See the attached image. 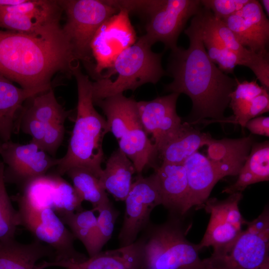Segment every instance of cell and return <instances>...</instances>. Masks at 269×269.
I'll use <instances>...</instances> for the list:
<instances>
[{"mask_svg": "<svg viewBox=\"0 0 269 269\" xmlns=\"http://www.w3.org/2000/svg\"><path fill=\"white\" fill-rule=\"evenodd\" d=\"M184 32L189 39V47L177 46L171 50L166 74L173 80L164 86V90L189 97L192 102L189 124L202 122L206 118L212 120L205 122L224 123V112L238 79L225 74L209 58L198 13Z\"/></svg>", "mask_w": 269, "mask_h": 269, "instance_id": "cell-1", "label": "cell"}, {"mask_svg": "<svg viewBox=\"0 0 269 269\" xmlns=\"http://www.w3.org/2000/svg\"><path fill=\"white\" fill-rule=\"evenodd\" d=\"M75 60L60 26L40 33L0 29V75L25 90H48L53 75L72 74Z\"/></svg>", "mask_w": 269, "mask_h": 269, "instance_id": "cell-2", "label": "cell"}, {"mask_svg": "<svg viewBox=\"0 0 269 269\" xmlns=\"http://www.w3.org/2000/svg\"><path fill=\"white\" fill-rule=\"evenodd\" d=\"M76 80L78 103L75 124L67 152L60 158L56 174L62 176L70 168H86L100 178L104 160L103 141L109 132L106 120L95 109L92 82L84 74L79 63L72 69Z\"/></svg>", "mask_w": 269, "mask_h": 269, "instance_id": "cell-3", "label": "cell"}, {"mask_svg": "<svg viewBox=\"0 0 269 269\" xmlns=\"http://www.w3.org/2000/svg\"><path fill=\"white\" fill-rule=\"evenodd\" d=\"M151 47L143 35L123 51L112 67L92 82L93 102L157 83L166 74L161 65L163 54L154 53Z\"/></svg>", "mask_w": 269, "mask_h": 269, "instance_id": "cell-4", "label": "cell"}, {"mask_svg": "<svg viewBox=\"0 0 269 269\" xmlns=\"http://www.w3.org/2000/svg\"><path fill=\"white\" fill-rule=\"evenodd\" d=\"M17 203L20 225L35 238L54 251L52 262L79 263L87 258L74 248L75 240L70 230L51 208H38L16 196L12 197Z\"/></svg>", "mask_w": 269, "mask_h": 269, "instance_id": "cell-5", "label": "cell"}, {"mask_svg": "<svg viewBox=\"0 0 269 269\" xmlns=\"http://www.w3.org/2000/svg\"><path fill=\"white\" fill-rule=\"evenodd\" d=\"M67 19L62 30L76 59L90 61V43L96 32L109 17L118 12L106 0H60Z\"/></svg>", "mask_w": 269, "mask_h": 269, "instance_id": "cell-6", "label": "cell"}, {"mask_svg": "<svg viewBox=\"0 0 269 269\" xmlns=\"http://www.w3.org/2000/svg\"><path fill=\"white\" fill-rule=\"evenodd\" d=\"M230 249L219 257L205 259L213 269H259L269 264V211L266 207L247 223Z\"/></svg>", "mask_w": 269, "mask_h": 269, "instance_id": "cell-7", "label": "cell"}, {"mask_svg": "<svg viewBox=\"0 0 269 269\" xmlns=\"http://www.w3.org/2000/svg\"><path fill=\"white\" fill-rule=\"evenodd\" d=\"M199 251L179 229L161 227L143 243L144 269H200L204 263Z\"/></svg>", "mask_w": 269, "mask_h": 269, "instance_id": "cell-8", "label": "cell"}, {"mask_svg": "<svg viewBox=\"0 0 269 269\" xmlns=\"http://www.w3.org/2000/svg\"><path fill=\"white\" fill-rule=\"evenodd\" d=\"M242 198V192H236L223 200L212 198L206 201L204 205L210 217L203 237L197 245L199 250L212 247L211 256L219 257L230 249L247 223L239 207Z\"/></svg>", "mask_w": 269, "mask_h": 269, "instance_id": "cell-9", "label": "cell"}, {"mask_svg": "<svg viewBox=\"0 0 269 269\" xmlns=\"http://www.w3.org/2000/svg\"><path fill=\"white\" fill-rule=\"evenodd\" d=\"M0 155L6 165L4 170L5 183L15 184L20 189L31 180L46 174L60 160L31 140L25 144L0 140Z\"/></svg>", "mask_w": 269, "mask_h": 269, "instance_id": "cell-10", "label": "cell"}, {"mask_svg": "<svg viewBox=\"0 0 269 269\" xmlns=\"http://www.w3.org/2000/svg\"><path fill=\"white\" fill-rule=\"evenodd\" d=\"M201 8L199 0H156L143 36L151 46L161 42L165 49L172 50L177 46L178 37L188 19Z\"/></svg>", "mask_w": 269, "mask_h": 269, "instance_id": "cell-11", "label": "cell"}, {"mask_svg": "<svg viewBox=\"0 0 269 269\" xmlns=\"http://www.w3.org/2000/svg\"><path fill=\"white\" fill-rule=\"evenodd\" d=\"M129 14L126 10L120 9L107 19L94 34L90 50L95 60L93 71L97 78L104 70L112 67L123 51L136 42V33Z\"/></svg>", "mask_w": 269, "mask_h": 269, "instance_id": "cell-12", "label": "cell"}, {"mask_svg": "<svg viewBox=\"0 0 269 269\" xmlns=\"http://www.w3.org/2000/svg\"><path fill=\"white\" fill-rule=\"evenodd\" d=\"M124 201V219L119 235L121 246L136 241L137 235L146 225L152 210L162 205L161 195L154 173L148 177L139 174Z\"/></svg>", "mask_w": 269, "mask_h": 269, "instance_id": "cell-13", "label": "cell"}, {"mask_svg": "<svg viewBox=\"0 0 269 269\" xmlns=\"http://www.w3.org/2000/svg\"><path fill=\"white\" fill-rule=\"evenodd\" d=\"M179 94L171 93L151 101L137 102L140 120L147 134L151 135L157 152L181 129L183 123L176 112Z\"/></svg>", "mask_w": 269, "mask_h": 269, "instance_id": "cell-14", "label": "cell"}, {"mask_svg": "<svg viewBox=\"0 0 269 269\" xmlns=\"http://www.w3.org/2000/svg\"><path fill=\"white\" fill-rule=\"evenodd\" d=\"M189 186L185 213L194 206L204 205L215 184L227 176L237 175L236 169L210 160L197 151L183 163Z\"/></svg>", "mask_w": 269, "mask_h": 269, "instance_id": "cell-15", "label": "cell"}, {"mask_svg": "<svg viewBox=\"0 0 269 269\" xmlns=\"http://www.w3.org/2000/svg\"><path fill=\"white\" fill-rule=\"evenodd\" d=\"M59 267L69 269H144L143 243L135 242L114 250L101 251L79 263L43 261L34 269Z\"/></svg>", "mask_w": 269, "mask_h": 269, "instance_id": "cell-16", "label": "cell"}, {"mask_svg": "<svg viewBox=\"0 0 269 269\" xmlns=\"http://www.w3.org/2000/svg\"><path fill=\"white\" fill-rule=\"evenodd\" d=\"M204 8L212 26L225 46L237 57L239 65L250 68L262 86L269 90V52L256 53L243 46L222 20L215 17L210 10Z\"/></svg>", "mask_w": 269, "mask_h": 269, "instance_id": "cell-17", "label": "cell"}, {"mask_svg": "<svg viewBox=\"0 0 269 269\" xmlns=\"http://www.w3.org/2000/svg\"><path fill=\"white\" fill-rule=\"evenodd\" d=\"M154 174L159 187L162 205L185 213L189 198V186L183 164L162 162Z\"/></svg>", "mask_w": 269, "mask_h": 269, "instance_id": "cell-18", "label": "cell"}, {"mask_svg": "<svg viewBox=\"0 0 269 269\" xmlns=\"http://www.w3.org/2000/svg\"><path fill=\"white\" fill-rule=\"evenodd\" d=\"M40 93L17 87L12 81L0 75V140H10L12 134L18 132V121L23 103Z\"/></svg>", "mask_w": 269, "mask_h": 269, "instance_id": "cell-19", "label": "cell"}, {"mask_svg": "<svg viewBox=\"0 0 269 269\" xmlns=\"http://www.w3.org/2000/svg\"><path fill=\"white\" fill-rule=\"evenodd\" d=\"M93 102L102 110L109 132L118 141L132 129L142 126L137 102L133 98L119 94Z\"/></svg>", "mask_w": 269, "mask_h": 269, "instance_id": "cell-20", "label": "cell"}, {"mask_svg": "<svg viewBox=\"0 0 269 269\" xmlns=\"http://www.w3.org/2000/svg\"><path fill=\"white\" fill-rule=\"evenodd\" d=\"M55 257L49 246L35 239L28 244L15 239L0 241V269H34L37 262L44 258Z\"/></svg>", "mask_w": 269, "mask_h": 269, "instance_id": "cell-21", "label": "cell"}, {"mask_svg": "<svg viewBox=\"0 0 269 269\" xmlns=\"http://www.w3.org/2000/svg\"><path fill=\"white\" fill-rule=\"evenodd\" d=\"M136 172L134 165L120 148L114 150L106 162L99 180L105 190L117 201H124Z\"/></svg>", "mask_w": 269, "mask_h": 269, "instance_id": "cell-22", "label": "cell"}, {"mask_svg": "<svg viewBox=\"0 0 269 269\" xmlns=\"http://www.w3.org/2000/svg\"><path fill=\"white\" fill-rule=\"evenodd\" d=\"M208 133L200 132L187 122L183 123L177 134L158 152L162 162L183 164L201 147L212 139Z\"/></svg>", "mask_w": 269, "mask_h": 269, "instance_id": "cell-23", "label": "cell"}, {"mask_svg": "<svg viewBox=\"0 0 269 269\" xmlns=\"http://www.w3.org/2000/svg\"><path fill=\"white\" fill-rule=\"evenodd\" d=\"M236 181L225 187L223 193L242 192L248 186L269 180V142L253 143Z\"/></svg>", "mask_w": 269, "mask_h": 269, "instance_id": "cell-24", "label": "cell"}, {"mask_svg": "<svg viewBox=\"0 0 269 269\" xmlns=\"http://www.w3.org/2000/svg\"><path fill=\"white\" fill-rule=\"evenodd\" d=\"M251 135L241 138H213L207 144V157L240 172L254 143Z\"/></svg>", "mask_w": 269, "mask_h": 269, "instance_id": "cell-25", "label": "cell"}, {"mask_svg": "<svg viewBox=\"0 0 269 269\" xmlns=\"http://www.w3.org/2000/svg\"><path fill=\"white\" fill-rule=\"evenodd\" d=\"M119 148L132 162L139 174L151 164L158 152L142 126L135 127L119 140Z\"/></svg>", "mask_w": 269, "mask_h": 269, "instance_id": "cell-26", "label": "cell"}, {"mask_svg": "<svg viewBox=\"0 0 269 269\" xmlns=\"http://www.w3.org/2000/svg\"><path fill=\"white\" fill-rule=\"evenodd\" d=\"M198 14L202 30V41L209 58L224 73H233L236 66L239 65L237 57L220 39L209 21L202 6Z\"/></svg>", "mask_w": 269, "mask_h": 269, "instance_id": "cell-27", "label": "cell"}, {"mask_svg": "<svg viewBox=\"0 0 269 269\" xmlns=\"http://www.w3.org/2000/svg\"><path fill=\"white\" fill-rule=\"evenodd\" d=\"M266 91L256 81H238L237 84L230 95L229 105L233 112V116L227 118L226 123L230 122L241 126L242 129L250 121L253 105L256 98Z\"/></svg>", "mask_w": 269, "mask_h": 269, "instance_id": "cell-28", "label": "cell"}, {"mask_svg": "<svg viewBox=\"0 0 269 269\" xmlns=\"http://www.w3.org/2000/svg\"><path fill=\"white\" fill-rule=\"evenodd\" d=\"M65 174L72 180L82 200L89 202L93 211H96L100 206L110 201L99 178L89 170L75 167L69 169Z\"/></svg>", "mask_w": 269, "mask_h": 269, "instance_id": "cell-29", "label": "cell"}, {"mask_svg": "<svg viewBox=\"0 0 269 269\" xmlns=\"http://www.w3.org/2000/svg\"><path fill=\"white\" fill-rule=\"evenodd\" d=\"M94 211L82 210L60 217L68 226L75 239L82 242L89 258L97 254L96 250L97 217Z\"/></svg>", "mask_w": 269, "mask_h": 269, "instance_id": "cell-30", "label": "cell"}, {"mask_svg": "<svg viewBox=\"0 0 269 269\" xmlns=\"http://www.w3.org/2000/svg\"><path fill=\"white\" fill-rule=\"evenodd\" d=\"M31 99L32 102L30 106L26 109L22 108L21 112L45 124H64L71 113V111L65 110L58 102L51 88Z\"/></svg>", "mask_w": 269, "mask_h": 269, "instance_id": "cell-31", "label": "cell"}, {"mask_svg": "<svg viewBox=\"0 0 269 269\" xmlns=\"http://www.w3.org/2000/svg\"><path fill=\"white\" fill-rule=\"evenodd\" d=\"M57 174H45L29 181L15 195L38 208H50L54 205Z\"/></svg>", "mask_w": 269, "mask_h": 269, "instance_id": "cell-32", "label": "cell"}, {"mask_svg": "<svg viewBox=\"0 0 269 269\" xmlns=\"http://www.w3.org/2000/svg\"><path fill=\"white\" fill-rule=\"evenodd\" d=\"M246 26L251 32L263 51H267L269 41V21L261 3L249 1L239 11Z\"/></svg>", "mask_w": 269, "mask_h": 269, "instance_id": "cell-33", "label": "cell"}, {"mask_svg": "<svg viewBox=\"0 0 269 269\" xmlns=\"http://www.w3.org/2000/svg\"><path fill=\"white\" fill-rule=\"evenodd\" d=\"M59 25V23L47 24L24 14L0 8V28L7 30L40 33Z\"/></svg>", "mask_w": 269, "mask_h": 269, "instance_id": "cell-34", "label": "cell"}, {"mask_svg": "<svg viewBox=\"0 0 269 269\" xmlns=\"http://www.w3.org/2000/svg\"><path fill=\"white\" fill-rule=\"evenodd\" d=\"M82 200L73 186L57 174L53 210L60 217L83 210Z\"/></svg>", "mask_w": 269, "mask_h": 269, "instance_id": "cell-35", "label": "cell"}, {"mask_svg": "<svg viewBox=\"0 0 269 269\" xmlns=\"http://www.w3.org/2000/svg\"><path fill=\"white\" fill-rule=\"evenodd\" d=\"M96 211L99 213L97 217L96 236L98 254L112 237L119 213L110 201L100 206Z\"/></svg>", "mask_w": 269, "mask_h": 269, "instance_id": "cell-36", "label": "cell"}, {"mask_svg": "<svg viewBox=\"0 0 269 269\" xmlns=\"http://www.w3.org/2000/svg\"><path fill=\"white\" fill-rule=\"evenodd\" d=\"M18 226V211L13 207L6 191L0 197V241L14 239Z\"/></svg>", "mask_w": 269, "mask_h": 269, "instance_id": "cell-37", "label": "cell"}, {"mask_svg": "<svg viewBox=\"0 0 269 269\" xmlns=\"http://www.w3.org/2000/svg\"><path fill=\"white\" fill-rule=\"evenodd\" d=\"M243 46L256 53H267L262 50L257 41L248 28L239 11L222 20Z\"/></svg>", "mask_w": 269, "mask_h": 269, "instance_id": "cell-38", "label": "cell"}, {"mask_svg": "<svg viewBox=\"0 0 269 269\" xmlns=\"http://www.w3.org/2000/svg\"><path fill=\"white\" fill-rule=\"evenodd\" d=\"M249 0H202V6L215 17L224 20L239 11Z\"/></svg>", "mask_w": 269, "mask_h": 269, "instance_id": "cell-39", "label": "cell"}, {"mask_svg": "<svg viewBox=\"0 0 269 269\" xmlns=\"http://www.w3.org/2000/svg\"><path fill=\"white\" fill-rule=\"evenodd\" d=\"M64 134V124H47L40 146L49 154L53 156L62 142Z\"/></svg>", "mask_w": 269, "mask_h": 269, "instance_id": "cell-40", "label": "cell"}, {"mask_svg": "<svg viewBox=\"0 0 269 269\" xmlns=\"http://www.w3.org/2000/svg\"><path fill=\"white\" fill-rule=\"evenodd\" d=\"M47 125L21 112L18 121V131L21 129L24 133L30 135L32 137L31 140L40 146Z\"/></svg>", "mask_w": 269, "mask_h": 269, "instance_id": "cell-41", "label": "cell"}, {"mask_svg": "<svg viewBox=\"0 0 269 269\" xmlns=\"http://www.w3.org/2000/svg\"><path fill=\"white\" fill-rule=\"evenodd\" d=\"M245 128L255 134L269 136V117L262 116L254 118L249 121Z\"/></svg>", "mask_w": 269, "mask_h": 269, "instance_id": "cell-42", "label": "cell"}, {"mask_svg": "<svg viewBox=\"0 0 269 269\" xmlns=\"http://www.w3.org/2000/svg\"><path fill=\"white\" fill-rule=\"evenodd\" d=\"M5 165L2 161L0 160V197L5 192L6 190L4 179V170Z\"/></svg>", "mask_w": 269, "mask_h": 269, "instance_id": "cell-43", "label": "cell"}, {"mask_svg": "<svg viewBox=\"0 0 269 269\" xmlns=\"http://www.w3.org/2000/svg\"><path fill=\"white\" fill-rule=\"evenodd\" d=\"M260 3H262V6L264 7L266 10V12L268 15L269 14V0H262L260 1Z\"/></svg>", "mask_w": 269, "mask_h": 269, "instance_id": "cell-44", "label": "cell"}, {"mask_svg": "<svg viewBox=\"0 0 269 269\" xmlns=\"http://www.w3.org/2000/svg\"><path fill=\"white\" fill-rule=\"evenodd\" d=\"M203 260V263H204V265H203V266L202 267V268H201V269H213L212 268H211L208 264L207 263H206V262L205 261V259Z\"/></svg>", "mask_w": 269, "mask_h": 269, "instance_id": "cell-45", "label": "cell"}, {"mask_svg": "<svg viewBox=\"0 0 269 269\" xmlns=\"http://www.w3.org/2000/svg\"><path fill=\"white\" fill-rule=\"evenodd\" d=\"M259 269H269V264H268Z\"/></svg>", "mask_w": 269, "mask_h": 269, "instance_id": "cell-46", "label": "cell"}, {"mask_svg": "<svg viewBox=\"0 0 269 269\" xmlns=\"http://www.w3.org/2000/svg\"></svg>", "mask_w": 269, "mask_h": 269, "instance_id": "cell-47", "label": "cell"}]
</instances>
